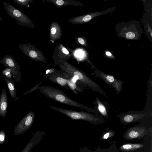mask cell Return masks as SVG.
<instances>
[{"label":"cell","instance_id":"obj_1","mask_svg":"<svg viewBox=\"0 0 152 152\" xmlns=\"http://www.w3.org/2000/svg\"><path fill=\"white\" fill-rule=\"evenodd\" d=\"M55 64L58 65L61 70L77 80L78 83L83 84L93 91L107 97L106 94L97 84L88 76L84 72L67 61L59 60Z\"/></svg>","mask_w":152,"mask_h":152},{"label":"cell","instance_id":"obj_2","mask_svg":"<svg viewBox=\"0 0 152 152\" xmlns=\"http://www.w3.org/2000/svg\"><path fill=\"white\" fill-rule=\"evenodd\" d=\"M38 90L46 97L58 102L81 109H88L86 106L69 98L63 91L58 89L48 86H42L39 87Z\"/></svg>","mask_w":152,"mask_h":152},{"label":"cell","instance_id":"obj_3","mask_svg":"<svg viewBox=\"0 0 152 152\" xmlns=\"http://www.w3.org/2000/svg\"><path fill=\"white\" fill-rule=\"evenodd\" d=\"M47 75L49 80L53 83H56L66 89L72 90L75 93L78 94L76 91H80L74 81V78L61 70H59L51 68L49 70Z\"/></svg>","mask_w":152,"mask_h":152},{"label":"cell","instance_id":"obj_4","mask_svg":"<svg viewBox=\"0 0 152 152\" xmlns=\"http://www.w3.org/2000/svg\"><path fill=\"white\" fill-rule=\"evenodd\" d=\"M48 107L52 110L63 114L69 118L74 120H83L88 121L94 125L100 124L104 122L102 117L85 112L77 111L51 105Z\"/></svg>","mask_w":152,"mask_h":152},{"label":"cell","instance_id":"obj_5","mask_svg":"<svg viewBox=\"0 0 152 152\" xmlns=\"http://www.w3.org/2000/svg\"><path fill=\"white\" fill-rule=\"evenodd\" d=\"M3 5L7 15L15 19L17 23L22 27L34 29L35 26L30 19L25 14L9 2L3 1Z\"/></svg>","mask_w":152,"mask_h":152},{"label":"cell","instance_id":"obj_6","mask_svg":"<svg viewBox=\"0 0 152 152\" xmlns=\"http://www.w3.org/2000/svg\"><path fill=\"white\" fill-rule=\"evenodd\" d=\"M18 47L21 51L30 59L35 61L46 63L47 59L42 52L37 48L35 45L29 43L19 44Z\"/></svg>","mask_w":152,"mask_h":152},{"label":"cell","instance_id":"obj_7","mask_svg":"<svg viewBox=\"0 0 152 152\" xmlns=\"http://www.w3.org/2000/svg\"><path fill=\"white\" fill-rule=\"evenodd\" d=\"M0 62L6 68L10 70L13 79L18 83H20L22 77L19 65L14 58L9 55H5Z\"/></svg>","mask_w":152,"mask_h":152},{"label":"cell","instance_id":"obj_8","mask_svg":"<svg viewBox=\"0 0 152 152\" xmlns=\"http://www.w3.org/2000/svg\"><path fill=\"white\" fill-rule=\"evenodd\" d=\"M35 115L34 112L30 111L16 126L14 129V135L23 134L28 131L32 126Z\"/></svg>","mask_w":152,"mask_h":152},{"label":"cell","instance_id":"obj_9","mask_svg":"<svg viewBox=\"0 0 152 152\" xmlns=\"http://www.w3.org/2000/svg\"><path fill=\"white\" fill-rule=\"evenodd\" d=\"M73 58L72 54L69 52L62 44L60 43L56 45L52 55L51 59L55 64L59 60L67 61Z\"/></svg>","mask_w":152,"mask_h":152},{"label":"cell","instance_id":"obj_10","mask_svg":"<svg viewBox=\"0 0 152 152\" xmlns=\"http://www.w3.org/2000/svg\"><path fill=\"white\" fill-rule=\"evenodd\" d=\"M94 74L102 79L107 84L112 86L117 92L119 93L121 90L123 82L117 79L112 75L105 74L100 71H95Z\"/></svg>","mask_w":152,"mask_h":152},{"label":"cell","instance_id":"obj_11","mask_svg":"<svg viewBox=\"0 0 152 152\" xmlns=\"http://www.w3.org/2000/svg\"><path fill=\"white\" fill-rule=\"evenodd\" d=\"M147 133V131L145 127L134 126L128 129L124 133L123 137L125 140H131L135 138H142Z\"/></svg>","mask_w":152,"mask_h":152},{"label":"cell","instance_id":"obj_12","mask_svg":"<svg viewBox=\"0 0 152 152\" xmlns=\"http://www.w3.org/2000/svg\"><path fill=\"white\" fill-rule=\"evenodd\" d=\"M102 12H93L69 19L68 21L72 24L79 25L87 22L92 18L102 14Z\"/></svg>","mask_w":152,"mask_h":152},{"label":"cell","instance_id":"obj_13","mask_svg":"<svg viewBox=\"0 0 152 152\" xmlns=\"http://www.w3.org/2000/svg\"><path fill=\"white\" fill-rule=\"evenodd\" d=\"M62 34V30L59 24L56 21L52 22L50 31V41L53 43L55 41L61 38Z\"/></svg>","mask_w":152,"mask_h":152},{"label":"cell","instance_id":"obj_14","mask_svg":"<svg viewBox=\"0 0 152 152\" xmlns=\"http://www.w3.org/2000/svg\"><path fill=\"white\" fill-rule=\"evenodd\" d=\"M45 133L44 132H37L21 152H30L35 145L42 141Z\"/></svg>","mask_w":152,"mask_h":152},{"label":"cell","instance_id":"obj_15","mask_svg":"<svg viewBox=\"0 0 152 152\" xmlns=\"http://www.w3.org/2000/svg\"><path fill=\"white\" fill-rule=\"evenodd\" d=\"M50 2L57 8H60L63 6H81L83 4L75 0H44Z\"/></svg>","mask_w":152,"mask_h":152},{"label":"cell","instance_id":"obj_16","mask_svg":"<svg viewBox=\"0 0 152 152\" xmlns=\"http://www.w3.org/2000/svg\"><path fill=\"white\" fill-rule=\"evenodd\" d=\"M7 99L6 89H2L0 95V116L4 118L6 115L7 108Z\"/></svg>","mask_w":152,"mask_h":152},{"label":"cell","instance_id":"obj_17","mask_svg":"<svg viewBox=\"0 0 152 152\" xmlns=\"http://www.w3.org/2000/svg\"><path fill=\"white\" fill-rule=\"evenodd\" d=\"M145 115V114H128L123 116L120 119V121L124 124H129L142 118Z\"/></svg>","mask_w":152,"mask_h":152},{"label":"cell","instance_id":"obj_18","mask_svg":"<svg viewBox=\"0 0 152 152\" xmlns=\"http://www.w3.org/2000/svg\"><path fill=\"white\" fill-rule=\"evenodd\" d=\"M145 146L143 144L127 143L121 146L119 150L125 152H134L136 151L144 148Z\"/></svg>","mask_w":152,"mask_h":152},{"label":"cell","instance_id":"obj_19","mask_svg":"<svg viewBox=\"0 0 152 152\" xmlns=\"http://www.w3.org/2000/svg\"><path fill=\"white\" fill-rule=\"evenodd\" d=\"M11 97L14 99L16 97V89L14 80L12 78L5 79Z\"/></svg>","mask_w":152,"mask_h":152},{"label":"cell","instance_id":"obj_20","mask_svg":"<svg viewBox=\"0 0 152 152\" xmlns=\"http://www.w3.org/2000/svg\"><path fill=\"white\" fill-rule=\"evenodd\" d=\"M116 142L113 141L110 147L107 148L102 149L98 147L94 152H121L116 147Z\"/></svg>","mask_w":152,"mask_h":152},{"label":"cell","instance_id":"obj_21","mask_svg":"<svg viewBox=\"0 0 152 152\" xmlns=\"http://www.w3.org/2000/svg\"><path fill=\"white\" fill-rule=\"evenodd\" d=\"M96 100L97 102L98 110L102 115L105 117L107 118H108V115L105 106L98 98H97Z\"/></svg>","mask_w":152,"mask_h":152},{"label":"cell","instance_id":"obj_22","mask_svg":"<svg viewBox=\"0 0 152 152\" xmlns=\"http://www.w3.org/2000/svg\"><path fill=\"white\" fill-rule=\"evenodd\" d=\"M15 3L20 5L29 7L30 4L29 3H32V0H12Z\"/></svg>","mask_w":152,"mask_h":152},{"label":"cell","instance_id":"obj_23","mask_svg":"<svg viewBox=\"0 0 152 152\" xmlns=\"http://www.w3.org/2000/svg\"><path fill=\"white\" fill-rule=\"evenodd\" d=\"M75 42L77 44L83 46H88L86 42V40L85 38L81 37H76L75 38Z\"/></svg>","mask_w":152,"mask_h":152},{"label":"cell","instance_id":"obj_24","mask_svg":"<svg viewBox=\"0 0 152 152\" xmlns=\"http://www.w3.org/2000/svg\"><path fill=\"white\" fill-rule=\"evenodd\" d=\"M114 131H110L105 132L103 135L102 137V140H105L109 138L112 137L114 135Z\"/></svg>","mask_w":152,"mask_h":152},{"label":"cell","instance_id":"obj_25","mask_svg":"<svg viewBox=\"0 0 152 152\" xmlns=\"http://www.w3.org/2000/svg\"><path fill=\"white\" fill-rule=\"evenodd\" d=\"M2 73L5 77L6 78H12V75L11 73V71L10 69L6 68V69H4Z\"/></svg>","mask_w":152,"mask_h":152},{"label":"cell","instance_id":"obj_26","mask_svg":"<svg viewBox=\"0 0 152 152\" xmlns=\"http://www.w3.org/2000/svg\"><path fill=\"white\" fill-rule=\"evenodd\" d=\"M42 81H41L40 82H39V83H38V84L32 87L31 89L28 90V91H27L23 95V96H24L26 94L30 93L38 89H39V87H40V86L41 85V83H42Z\"/></svg>","mask_w":152,"mask_h":152},{"label":"cell","instance_id":"obj_27","mask_svg":"<svg viewBox=\"0 0 152 152\" xmlns=\"http://www.w3.org/2000/svg\"><path fill=\"white\" fill-rule=\"evenodd\" d=\"M6 135L4 132L3 130L0 131V144L2 145L5 142Z\"/></svg>","mask_w":152,"mask_h":152},{"label":"cell","instance_id":"obj_28","mask_svg":"<svg viewBox=\"0 0 152 152\" xmlns=\"http://www.w3.org/2000/svg\"><path fill=\"white\" fill-rule=\"evenodd\" d=\"M126 36L127 39H133L135 37V34L134 33L129 32L127 33Z\"/></svg>","mask_w":152,"mask_h":152},{"label":"cell","instance_id":"obj_29","mask_svg":"<svg viewBox=\"0 0 152 152\" xmlns=\"http://www.w3.org/2000/svg\"><path fill=\"white\" fill-rule=\"evenodd\" d=\"M106 54L108 56H110L112 55L111 53L110 52L108 51L106 52Z\"/></svg>","mask_w":152,"mask_h":152},{"label":"cell","instance_id":"obj_30","mask_svg":"<svg viewBox=\"0 0 152 152\" xmlns=\"http://www.w3.org/2000/svg\"><path fill=\"white\" fill-rule=\"evenodd\" d=\"M0 21L1 22H2V18L1 17V16H0Z\"/></svg>","mask_w":152,"mask_h":152},{"label":"cell","instance_id":"obj_31","mask_svg":"<svg viewBox=\"0 0 152 152\" xmlns=\"http://www.w3.org/2000/svg\"></svg>","mask_w":152,"mask_h":152}]
</instances>
